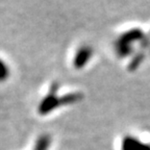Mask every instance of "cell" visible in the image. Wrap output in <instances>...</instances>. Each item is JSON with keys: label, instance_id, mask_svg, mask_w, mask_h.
I'll return each mask as SVG.
<instances>
[{"label": "cell", "instance_id": "6da1fadb", "mask_svg": "<svg viewBox=\"0 0 150 150\" xmlns=\"http://www.w3.org/2000/svg\"><path fill=\"white\" fill-rule=\"evenodd\" d=\"M59 90V84L54 82L50 88L49 93L43 98V100L40 102L38 106V112L42 116H45L47 114L51 112L54 108L62 105L61 104V97L56 96V91Z\"/></svg>", "mask_w": 150, "mask_h": 150}, {"label": "cell", "instance_id": "7a4b0ae2", "mask_svg": "<svg viewBox=\"0 0 150 150\" xmlns=\"http://www.w3.org/2000/svg\"><path fill=\"white\" fill-rule=\"evenodd\" d=\"M93 55V49L88 45H83L76 51L73 59V66L76 69H81L87 65Z\"/></svg>", "mask_w": 150, "mask_h": 150}, {"label": "cell", "instance_id": "3957f363", "mask_svg": "<svg viewBox=\"0 0 150 150\" xmlns=\"http://www.w3.org/2000/svg\"><path fill=\"white\" fill-rule=\"evenodd\" d=\"M51 145V137L49 134H41L37 139L33 150H48Z\"/></svg>", "mask_w": 150, "mask_h": 150}, {"label": "cell", "instance_id": "277c9868", "mask_svg": "<svg viewBox=\"0 0 150 150\" xmlns=\"http://www.w3.org/2000/svg\"><path fill=\"white\" fill-rule=\"evenodd\" d=\"M9 75H11L9 66L2 59H0V82L8 79Z\"/></svg>", "mask_w": 150, "mask_h": 150}]
</instances>
